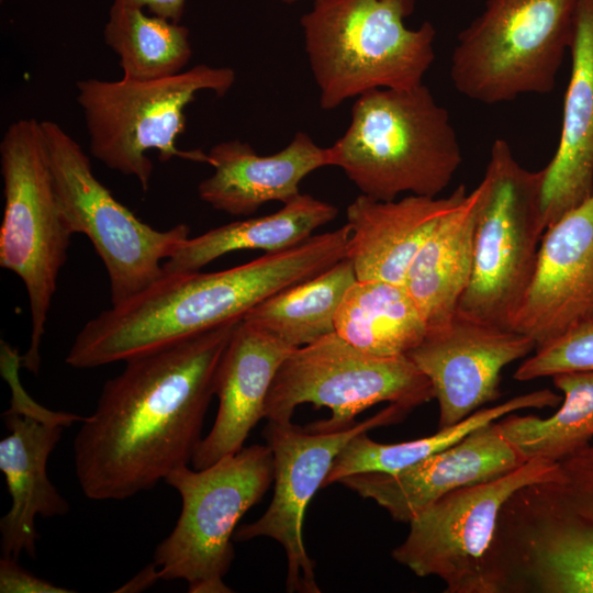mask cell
I'll list each match as a JSON object with an SVG mask.
<instances>
[{"label":"cell","mask_w":593,"mask_h":593,"mask_svg":"<svg viewBox=\"0 0 593 593\" xmlns=\"http://www.w3.org/2000/svg\"><path fill=\"white\" fill-rule=\"evenodd\" d=\"M230 67L200 64L178 75L149 81L96 78L76 83L91 155L108 168L137 179L149 188L154 165L147 156L156 149L160 161L174 157L212 165L200 149L182 150L177 138L184 132V109L202 90L224 96L235 82Z\"/></svg>","instance_id":"cell-7"},{"label":"cell","mask_w":593,"mask_h":593,"mask_svg":"<svg viewBox=\"0 0 593 593\" xmlns=\"http://www.w3.org/2000/svg\"><path fill=\"white\" fill-rule=\"evenodd\" d=\"M469 283L457 312L511 328L532 280L546 226L541 211L544 170H528L508 143L497 138L482 178Z\"/></svg>","instance_id":"cell-10"},{"label":"cell","mask_w":593,"mask_h":593,"mask_svg":"<svg viewBox=\"0 0 593 593\" xmlns=\"http://www.w3.org/2000/svg\"><path fill=\"white\" fill-rule=\"evenodd\" d=\"M433 399L429 380L407 356H373L333 332L286 357L269 389L265 418L291 422L295 409L310 403L329 409L332 416L305 429L333 433L350 428L357 415L378 403L411 411Z\"/></svg>","instance_id":"cell-11"},{"label":"cell","mask_w":593,"mask_h":593,"mask_svg":"<svg viewBox=\"0 0 593 593\" xmlns=\"http://www.w3.org/2000/svg\"><path fill=\"white\" fill-rule=\"evenodd\" d=\"M239 321L130 358L104 383L74 440L76 477L88 499L125 500L188 466Z\"/></svg>","instance_id":"cell-1"},{"label":"cell","mask_w":593,"mask_h":593,"mask_svg":"<svg viewBox=\"0 0 593 593\" xmlns=\"http://www.w3.org/2000/svg\"><path fill=\"white\" fill-rule=\"evenodd\" d=\"M361 194L391 201L404 192L438 197L462 161L447 109L423 83L410 89H373L357 97L351 121L331 147Z\"/></svg>","instance_id":"cell-4"},{"label":"cell","mask_w":593,"mask_h":593,"mask_svg":"<svg viewBox=\"0 0 593 593\" xmlns=\"http://www.w3.org/2000/svg\"><path fill=\"white\" fill-rule=\"evenodd\" d=\"M483 180L446 214L413 259L404 286L427 329L447 324L469 283Z\"/></svg>","instance_id":"cell-23"},{"label":"cell","mask_w":593,"mask_h":593,"mask_svg":"<svg viewBox=\"0 0 593 593\" xmlns=\"http://www.w3.org/2000/svg\"><path fill=\"white\" fill-rule=\"evenodd\" d=\"M427 326L404 284L356 280L335 316V333L359 350L379 357L406 356Z\"/></svg>","instance_id":"cell-25"},{"label":"cell","mask_w":593,"mask_h":593,"mask_svg":"<svg viewBox=\"0 0 593 593\" xmlns=\"http://www.w3.org/2000/svg\"><path fill=\"white\" fill-rule=\"evenodd\" d=\"M557 150L542 168L546 228L593 194V0H580Z\"/></svg>","instance_id":"cell-20"},{"label":"cell","mask_w":593,"mask_h":593,"mask_svg":"<svg viewBox=\"0 0 593 593\" xmlns=\"http://www.w3.org/2000/svg\"><path fill=\"white\" fill-rule=\"evenodd\" d=\"M189 35L180 23L148 15L125 0L113 1L103 30L105 44L119 56L123 78L135 81L183 71L192 55Z\"/></svg>","instance_id":"cell-28"},{"label":"cell","mask_w":593,"mask_h":593,"mask_svg":"<svg viewBox=\"0 0 593 593\" xmlns=\"http://www.w3.org/2000/svg\"><path fill=\"white\" fill-rule=\"evenodd\" d=\"M491 564L501 593H593V445L508 497Z\"/></svg>","instance_id":"cell-3"},{"label":"cell","mask_w":593,"mask_h":593,"mask_svg":"<svg viewBox=\"0 0 593 593\" xmlns=\"http://www.w3.org/2000/svg\"><path fill=\"white\" fill-rule=\"evenodd\" d=\"M496 421L399 472L354 474L338 483L374 501L394 521L410 523L447 493L496 479L527 462Z\"/></svg>","instance_id":"cell-17"},{"label":"cell","mask_w":593,"mask_h":593,"mask_svg":"<svg viewBox=\"0 0 593 593\" xmlns=\"http://www.w3.org/2000/svg\"><path fill=\"white\" fill-rule=\"evenodd\" d=\"M137 4L142 8H147L148 11L172 22L179 23L183 10L186 0H125Z\"/></svg>","instance_id":"cell-33"},{"label":"cell","mask_w":593,"mask_h":593,"mask_svg":"<svg viewBox=\"0 0 593 593\" xmlns=\"http://www.w3.org/2000/svg\"><path fill=\"white\" fill-rule=\"evenodd\" d=\"M273 478L267 445L242 448L203 469L174 470L165 482L179 493L181 512L154 551L159 579L184 580L191 593L233 592L223 579L234 560V533Z\"/></svg>","instance_id":"cell-9"},{"label":"cell","mask_w":593,"mask_h":593,"mask_svg":"<svg viewBox=\"0 0 593 593\" xmlns=\"http://www.w3.org/2000/svg\"><path fill=\"white\" fill-rule=\"evenodd\" d=\"M561 401L562 396L550 389L533 391L514 396L502 404L478 410L452 426L438 428L430 436L396 444L377 443L367 435L368 432L360 433L339 451L323 488L338 483L342 479L354 474L399 472L451 446L474 429L507 414L524 409L556 407Z\"/></svg>","instance_id":"cell-26"},{"label":"cell","mask_w":593,"mask_h":593,"mask_svg":"<svg viewBox=\"0 0 593 593\" xmlns=\"http://www.w3.org/2000/svg\"><path fill=\"white\" fill-rule=\"evenodd\" d=\"M294 349L261 328L240 320L217 367L214 424L192 457L195 469L206 468L242 448L258 421L275 376Z\"/></svg>","instance_id":"cell-18"},{"label":"cell","mask_w":593,"mask_h":593,"mask_svg":"<svg viewBox=\"0 0 593 593\" xmlns=\"http://www.w3.org/2000/svg\"><path fill=\"white\" fill-rule=\"evenodd\" d=\"M337 213L335 205L299 193L272 214L235 221L187 238L163 269L168 273L200 271L214 259L242 249L284 250L305 242Z\"/></svg>","instance_id":"cell-24"},{"label":"cell","mask_w":593,"mask_h":593,"mask_svg":"<svg viewBox=\"0 0 593 593\" xmlns=\"http://www.w3.org/2000/svg\"><path fill=\"white\" fill-rule=\"evenodd\" d=\"M534 349L535 342L519 332L456 312L447 324L427 329L406 356L429 380L444 428L495 401L502 370Z\"/></svg>","instance_id":"cell-15"},{"label":"cell","mask_w":593,"mask_h":593,"mask_svg":"<svg viewBox=\"0 0 593 593\" xmlns=\"http://www.w3.org/2000/svg\"><path fill=\"white\" fill-rule=\"evenodd\" d=\"M283 2L286 3H293V2H296V1H300V0H282ZM317 0H313V2H315Z\"/></svg>","instance_id":"cell-35"},{"label":"cell","mask_w":593,"mask_h":593,"mask_svg":"<svg viewBox=\"0 0 593 593\" xmlns=\"http://www.w3.org/2000/svg\"><path fill=\"white\" fill-rule=\"evenodd\" d=\"M41 124L67 223L90 239L107 269L111 303H121L164 273L161 261L189 238L190 227L158 231L141 221L98 180L75 138L54 121Z\"/></svg>","instance_id":"cell-12"},{"label":"cell","mask_w":593,"mask_h":593,"mask_svg":"<svg viewBox=\"0 0 593 593\" xmlns=\"http://www.w3.org/2000/svg\"><path fill=\"white\" fill-rule=\"evenodd\" d=\"M460 184L444 198L410 194L381 201L358 195L346 209V258L357 280L404 284L407 270L439 221L467 195Z\"/></svg>","instance_id":"cell-19"},{"label":"cell","mask_w":593,"mask_h":593,"mask_svg":"<svg viewBox=\"0 0 593 593\" xmlns=\"http://www.w3.org/2000/svg\"><path fill=\"white\" fill-rule=\"evenodd\" d=\"M593 321V194L545 230L511 322L540 348Z\"/></svg>","instance_id":"cell-16"},{"label":"cell","mask_w":593,"mask_h":593,"mask_svg":"<svg viewBox=\"0 0 593 593\" xmlns=\"http://www.w3.org/2000/svg\"><path fill=\"white\" fill-rule=\"evenodd\" d=\"M573 371H593V321L537 348L513 377L517 381H530Z\"/></svg>","instance_id":"cell-30"},{"label":"cell","mask_w":593,"mask_h":593,"mask_svg":"<svg viewBox=\"0 0 593 593\" xmlns=\"http://www.w3.org/2000/svg\"><path fill=\"white\" fill-rule=\"evenodd\" d=\"M209 155L214 172L198 186L199 198L217 211L236 216L255 213L270 201L287 202L300 193L303 178L329 166L328 147L298 132L280 152L260 156L245 142L214 145Z\"/></svg>","instance_id":"cell-21"},{"label":"cell","mask_w":593,"mask_h":593,"mask_svg":"<svg viewBox=\"0 0 593 593\" xmlns=\"http://www.w3.org/2000/svg\"><path fill=\"white\" fill-rule=\"evenodd\" d=\"M414 7L415 0H317L302 15L323 110L373 89L423 83L435 58L436 30L428 21L404 25Z\"/></svg>","instance_id":"cell-5"},{"label":"cell","mask_w":593,"mask_h":593,"mask_svg":"<svg viewBox=\"0 0 593 593\" xmlns=\"http://www.w3.org/2000/svg\"><path fill=\"white\" fill-rule=\"evenodd\" d=\"M410 410L389 404L382 411L350 428L315 433L291 422L268 421L264 428L266 445L275 465L273 496L267 511L255 522L240 525L234 541L269 537L278 541L287 557L288 592L320 593L315 564L303 540L304 515L339 451L356 435L400 422Z\"/></svg>","instance_id":"cell-14"},{"label":"cell","mask_w":593,"mask_h":593,"mask_svg":"<svg viewBox=\"0 0 593 593\" xmlns=\"http://www.w3.org/2000/svg\"><path fill=\"white\" fill-rule=\"evenodd\" d=\"M357 280L344 258L315 277L289 287L250 309L242 320L292 348L335 332V316L348 288Z\"/></svg>","instance_id":"cell-27"},{"label":"cell","mask_w":593,"mask_h":593,"mask_svg":"<svg viewBox=\"0 0 593 593\" xmlns=\"http://www.w3.org/2000/svg\"><path fill=\"white\" fill-rule=\"evenodd\" d=\"M303 278V265L292 249L266 253L216 272H164L87 322L65 361L77 369L126 361L242 320L255 305Z\"/></svg>","instance_id":"cell-2"},{"label":"cell","mask_w":593,"mask_h":593,"mask_svg":"<svg viewBox=\"0 0 593 593\" xmlns=\"http://www.w3.org/2000/svg\"><path fill=\"white\" fill-rule=\"evenodd\" d=\"M21 367V356L5 342H1V373L8 381L12 399L7 413L23 416H32L45 422L60 424L64 427L74 422H82L85 417L65 412H54L36 403L23 389L19 379V368Z\"/></svg>","instance_id":"cell-31"},{"label":"cell","mask_w":593,"mask_h":593,"mask_svg":"<svg viewBox=\"0 0 593 593\" xmlns=\"http://www.w3.org/2000/svg\"><path fill=\"white\" fill-rule=\"evenodd\" d=\"M0 592L1 593H69L49 581L37 578L21 567L16 559L1 557L0 560Z\"/></svg>","instance_id":"cell-32"},{"label":"cell","mask_w":593,"mask_h":593,"mask_svg":"<svg viewBox=\"0 0 593 593\" xmlns=\"http://www.w3.org/2000/svg\"><path fill=\"white\" fill-rule=\"evenodd\" d=\"M10 434L0 440V470L11 496V507L0 519L1 555L35 557V517L65 515L67 501L49 481L48 457L64 426L32 416L2 413Z\"/></svg>","instance_id":"cell-22"},{"label":"cell","mask_w":593,"mask_h":593,"mask_svg":"<svg viewBox=\"0 0 593 593\" xmlns=\"http://www.w3.org/2000/svg\"><path fill=\"white\" fill-rule=\"evenodd\" d=\"M159 580L158 569L154 562L148 564L133 579L121 586L116 592H138L150 586L154 582Z\"/></svg>","instance_id":"cell-34"},{"label":"cell","mask_w":593,"mask_h":593,"mask_svg":"<svg viewBox=\"0 0 593 593\" xmlns=\"http://www.w3.org/2000/svg\"><path fill=\"white\" fill-rule=\"evenodd\" d=\"M562 392L559 410L550 417L507 414L497 426L505 439L528 461L557 462L590 445L593 438V371L551 377Z\"/></svg>","instance_id":"cell-29"},{"label":"cell","mask_w":593,"mask_h":593,"mask_svg":"<svg viewBox=\"0 0 593 593\" xmlns=\"http://www.w3.org/2000/svg\"><path fill=\"white\" fill-rule=\"evenodd\" d=\"M557 462L530 459L496 479L441 496L409 524L392 558L417 577H437L447 593H495L490 553L500 512L524 485L551 475Z\"/></svg>","instance_id":"cell-13"},{"label":"cell","mask_w":593,"mask_h":593,"mask_svg":"<svg viewBox=\"0 0 593 593\" xmlns=\"http://www.w3.org/2000/svg\"><path fill=\"white\" fill-rule=\"evenodd\" d=\"M580 0H486L458 35L450 78L484 104L549 93L570 49Z\"/></svg>","instance_id":"cell-8"},{"label":"cell","mask_w":593,"mask_h":593,"mask_svg":"<svg viewBox=\"0 0 593 593\" xmlns=\"http://www.w3.org/2000/svg\"><path fill=\"white\" fill-rule=\"evenodd\" d=\"M4 210L0 266L24 283L31 313V340L21 367L37 373L41 343L71 232L63 212L41 121L20 119L0 143Z\"/></svg>","instance_id":"cell-6"}]
</instances>
